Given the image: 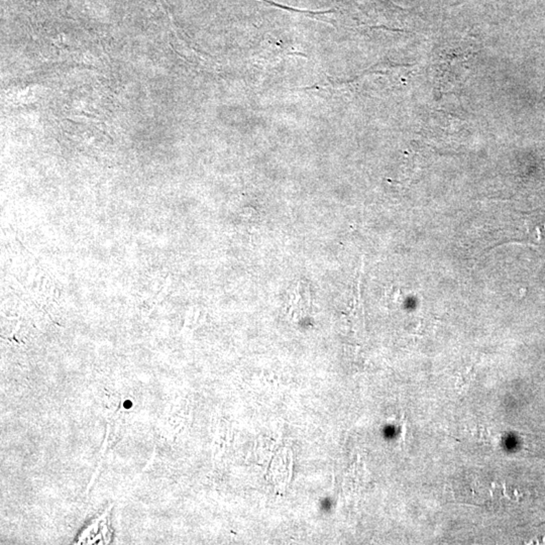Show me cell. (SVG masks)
<instances>
[]
</instances>
